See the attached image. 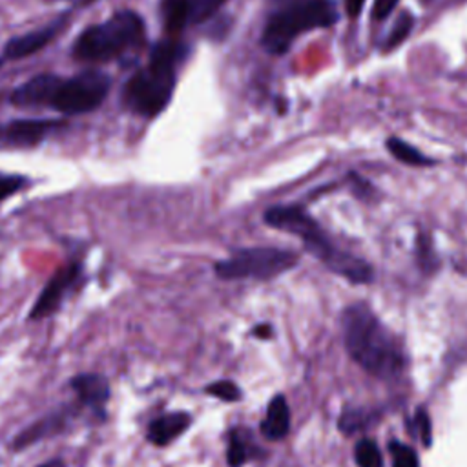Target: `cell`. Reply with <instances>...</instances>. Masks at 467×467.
I'll list each match as a JSON object with an SVG mask.
<instances>
[{
    "instance_id": "obj_24",
    "label": "cell",
    "mask_w": 467,
    "mask_h": 467,
    "mask_svg": "<svg viewBox=\"0 0 467 467\" xmlns=\"http://www.w3.org/2000/svg\"><path fill=\"white\" fill-rule=\"evenodd\" d=\"M416 425H418V431H420V438L423 442L425 447H431V442H433V427H431V418L427 414L425 409H418L416 413Z\"/></svg>"
},
{
    "instance_id": "obj_9",
    "label": "cell",
    "mask_w": 467,
    "mask_h": 467,
    "mask_svg": "<svg viewBox=\"0 0 467 467\" xmlns=\"http://www.w3.org/2000/svg\"><path fill=\"white\" fill-rule=\"evenodd\" d=\"M84 414H86L84 407L73 398V402L59 405L57 409L46 413L44 416L34 420L30 425L21 429L17 436L12 440L10 447L14 452H23L34 447L35 443L61 436L70 429H73L77 420H81Z\"/></svg>"
},
{
    "instance_id": "obj_1",
    "label": "cell",
    "mask_w": 467,
    "mask_h": 467,
    "mask_svg": "<svg viewBox=\"0 0 467 467\" xmlns=\"http://www.w3.org/2000/svg\"><path fill=\"white\" fill-rule=\"evenodd\" d=\"M190 54V46L176 37L161 39L150 52L148 63L124 84L122 106L139 117H158L172 101L178 72Z\"/></svg>"
},
{
    "instance_id": "obj_5",
    "label": "cell",
    "mask_w": 467,
    "mask_h": 467,
    "mask_svg": "<svg viewBox=\"0 0 467 467\" xmlns=\"http://www.w3.org/2000/svg\"><path fill=\"white\" fill-rule=\"evenodd\" d=\"M299 263V256L277 247H245L236 248L229 258L214 265V274L221 281L256 279L270 281Z\"/></svg>"
},
{
    "instance_id": "obj_30",
    "label": "cell",
    "mask_w": 467,
    "mask_h": 467,
    "mask_svg": "<svg viewBox=\"0 0 467 467\" xmlns=\"http://www.w3.org/2000/svg\"><path fill=\"white\" fill-rule=\"evenodd\" d=\"M5 64V59L3 57H0V66H3Z\"/></svg>"
},
{
    "instance_id": "obj_7",
    "label": "cell",
    "mask_w": 467,
    "mask_h": 467,
    "mask_svg": "<svg viewBox=\"0 0 467 467\" xmlns=\"http://www.w3.org/2000/svg\"><path fill=\"white\" fill-rule=\"evenodd\" d=\"M263 221L276 230L296 236L303 241L306 252L318 258L326 267L342 250L326 234L322 225L299 205H276L265 210Z\"/></svg>"
},
{
    "instance_id": "obj_4",
    "label": "cell",
    "mask_w": 467,
    "mask_h": 467,
    "mask_svg": "<svg viewBox=\"0 0 467 467\" xmlns=\"http://www.w3.org/2000/svg\"><path fill=\"white\" fill-rule=\"evenodd\" d=\"M146 41V24L142 17L131 10H121L108 21L88 26L73 43L72 57L79 63H112Z\"/></svg>"
},
{
    "instance_id": "obj_8",
    "label": "cell",
    "mask_w": 467,
    "mask_h": 467,
    "mask_svg": "<svg viewBox=\"0 0 467 467\" xmlns=\"http://www.w3.org/2000/svg\"><path fill=\"white\" fill-rule=\"evenodd\" d=\"M83 281L84 265L81 261L72 259L59 267L35 297L28 313V322H41L54 316L64 305V301L81 287Z\"/></svg>"
},
{
    "instance_id": "obj_10",
    "label": "cell",
    "mask_w": 467,
    "mask_h": 467,
    "mask_svg": "<svg viewBox=\"0 0 467 467\" xmlns=\"http://www.w3.org/2000/svg\"><path fill=\"white\" fill-rule=\"evenodd\" d=\"M229 0H160L163 28L176 35L190 26L210 21Z\"/></svg>"
},
{
    "instance_id": "obj_31",
    "label": "cell",
    "mask_w": 467,
    "mask_h": 467,
    "mask_svg": "<svg viewBox=\"0 0 467 467\" xmlns=\"http://www.w3.org/2000/svg\"><path fill=\"white\" fill-rule=\"evenodd\" d=\"M46 3H57V0H46Z\"/></svg>"
},
{
    "instance_id": "obj_16",
    "label": "cell",
    "mask_w": 467,
    "mask_h": 467,
    "mask_svg": "<svg viewBox=\"0 0 467 467\" xmlns=\"http://www.w3.org/2000/svg\"><path fill=\"white\" fill-rule=\"evenodd\" d=\"M227 463L229 467H245L258 456V447L254 445L248 433L241 427H232L227 434Z\"/></svg>"
},
{
    "instance_id": "obj_23",
    "label": "cell",
    "mask_w": 467,
    "mask_h": 467,
    "mask_svg": "<svg viewBox=\"0 0 467 467\" xmlns=\"http://www.w3.org/2000/svg\"><path fill=\"white\" fill-rule=\"evenodd\" d=\"M369 423V414L365 409H349L340 418V429L345 434H353L358 429L365 427Z\"/></svg>"
},
{
    "instance_id": "obj_14",
    "label": "cell",
    "mask_w": 467,
    "mask_h": 467,
    "mask_svg": "<svg viewBox=\"0 0 467 467\" xmlns=\"http://www.w3.org/2000/svg\"><path fill=\"white\" fill-rule=\"evenodd\" d=\"M194 423V418L187 411H170L153 418L146 427V440L155 447H169L180 436H183Z\"/></svg>"
},
{
    "instance_id": "obj_26",
    "label": "cell",
    "mask_w": 467,
    "mask_h": 467,
    "mask_svg": "<svg viewBox=\"0 0 467 467\" xmlns=\"http://www.w3.org/2000/svg\"><path fill=\"white\" fill-rule=\"evenodd\" d=\"M344 5H345L347 15L353 17V19H356V17L362 14V10H364L365 0H344Z\"/></svg>"
},
{
    "instance_id": "obj_17",
    "label": "cell",
    "mask_w": 467,
    "mask_h": 467,
    "mask_svg": "<svg viewBox=\"0 0 467 467\" xmlns=\"http://www.w3.org/2000/svg\"><path fill=\"white\" fill-rule=\"evenodd\" d=\"M387 150L394 155V158L405 165H411V167H427V165H433L431 160H427L423 153H420L414 146L407 144L405 141L398 139V137H391L387 141Z\"/></svg>"
},
{
    "instance_id": "obj_12",
    "label": "cell",
    "mask_w": 467,
    "mask_h": 467,
    "mask_svg": "<svg viewBox=\"0 0 467 467\" xmlns=\"http://www.w3.org/2000/svg\"><path fill=\"white\" fill-rule=\"evenodd\" d=\"M70 24V14H63L61 17H57L55 21L48 23L46 26L23 34L19 37H14L6 43L3 57L5 61H21V59H28L32 55H35L37 52L44 50L50 43H54Z\"/></svg>"
},
{
    "instance_id": "obj_11",
    "label": "cell",
    "mask_w": 467,
    "mask_h": 467,
    "mask_svg": "<svg viewBox=\"0 0 467 467\" xmlns=\"http://www.w3.org/2000/svg\"><path fill=\"white\" fill-rule=\"evenodd\" d=\"M68 387L73 393L75 400L95 422H106L112 387L104 375L79 373L68 382Z\"/></svg>"
},
{
    "instance_id": "obj_3",
    "label": "cell",
    "mask_w": 467,
    "mask_h": 467,
    "mask_svg": "<svg viewBox=\"0 0 467 467\" xmlns=\"http://www.w3.org/2000/svg\"><path fill=\"white\" fill-rule=\"evenodd\" d=\"M261 46L272 55H283L292 43L318 28H329L338 23V10L333 0H268Z\"/></svg>"
},
{
    "instance_id": "obj_27",
    "label": "cell",
    "mask_w": 467,
    "mask_h": 467,
    "mask_svg": "<svg viewBox=\"0 0 467 467\" xmlns=\"http://www.w3.org/2000/svg\"><path fill=\"white\" fill-rule=\"evenodd\" d=\"M252 335L254 336H258V338H261V340H268L270 336H272V327L270 326H256L254 327V331H252Z\"/></svg>"
},
{
    "instance_id": "obj_2",
    "label": "cell",
    "mask_w": 467,
    "mask_h": 467,
    "mask_svg": "<svg viewBox=\"0 0 467 467\" xmlns=\"http://www.w3.org/2000/svg\"><path fill=\"white\" fill-rule=\"evenodd\" d=\"M342 329L345 349L362 369L385 380L404 371L402 344L367 305H351L342 316Z\"/></svg>"
},
{
    "instance_id": "obj_15",
    "label": "cell",
    "mask_w": 467,
    "mask_h": 467,
    "mask_svg": "<svg viewBox=\"0 0 467 467\" xmlns=\"http://www.w3.org/2000/svg\"><path fill=\"white\" fill-rule=\"evenodd\" d=\"M290 422L292 418H290V407L287 398L283 394H276L267 405L265 418L259 429L268 442H281L283 438L288 436Z\"/></svg>"
},
{
    "instance_id": "obj_25",
    "label": "cell",
    "mask_w": 467,
    "mask_h": 467,
    "mask_svg": "<svg viewBox=\"0 0 467 467\" xmlns=\"http://www.w3.org/2000/svg\"><path fill=\"white\" fill-rule=\"evenodd\" d=\"M396 5H398V0H375L373 19L375 21H385L393 14Z\"/></svg>"
},
{
    "instance_id": "obj_13",
    "label": "cell",
    "mask_w": 467,
    "mask_h": 467,
    "mask_svg": "<svg viewBox=\"0 0 467 467\" xmlns=\"http://www.w3.org/2000/svg\"><path fill=\"white\" fill-rule=\"evenodd\" d=\"M59 128H63L61 121L17 119L5 124V142L10 148H32L46 141Z\"/></svg>"
},
{
    "instance_id": "obj_22",
    "label": "cell",
    "mask_w": 467,
    "mask_h": 467,
    "mask_svg": "<svg viewBox=\"0 0 467 467\" xmlns=\"http://www.w3.org/2000/svg\"><path fill=\"white\" fill-rule=\"evenodd\" d=\"M389 451L393 454L394 467H418V454L413 447L402 442H391Z\"/></svg>"
},
{
    "instance_id": "obj_29",
    "label": "cell",
    "mask_w": 467,
    "mask_h": 467,
    "mask_svg": "<svg viewBox=\"0 0 467 467\" xmlns=\"http://www.w3.org/2000/svg\"><path fill=\"white\" fill-rule=\"evenodd\" d=\"M3 146H6V142H5V124H0V148Z\"/></svg>"
},
{
    "instance_id": "obj_32",
    "label": "cell",
    "mask_w": 467,
    "mask_h": 467,
    "mask_svg": "<svg viewBox=\"0 0 467 467\" xmlns=\"http://www.w3.org/2000/svg\"><path fill=\"white\" fill-rule=\"evenodd\" d=\"M422 3H431V0H422Z\"/></svg>"
},
{
    "instance_id": "obj_21",
    "label": "cell",
    "mask_w": 467,
    "mask_h": 467,
    "mask_svg": "<svg viewBox=\"0 0 467 467\" xmlns=\"http://www.w3.org/2000/svg\"><path fill=\"white\" fill-rule=\"evenodd\" d=\"M30 185V180L19 174H3L0 172V203L14 198L21 190H24Z\"/></svg>"
},
{
    "instance_id": "obj_20",
    "label": "cell",
    "mask_w": 467,
    "mask_h": 467,
    "mask_svg": "<svg viewBox=\"0 0 467 467\" xmlns=\"http://www.w3.org/2000/svg\"><path fill=\"white\" fill-rule=\"evenodd\" d=\"M414 26V19L411 14H402L398 17V21L394 23L393 26V32L389 34L387 41H385V50H393V48H398L409 35H411V30Z\"/></svg>"
},
{
    "instance_id": "obj_6",
    "label": "cell",
    "mask_w": 467,
    "mask_h": 467,
    "mask_svg": "<svg viewBox=\"0 0 467 467\" xmlns=\"http://www.w3.org/2000/svg\"><path fill=\"white\" fill-rule=\"evenodd\" d=\"M110 86V77L97 70H86L73 77H59L54 73L46 108L68 117L90 113L104 102Z\"/></svg>"
},
{
    "instance_id": "obj_19",
    "label": "cell",
    "mask_w": 467,
    "mask_h": 467,
    "mask_svg": "<svg viewBox=\"0 0 467 467\" xmlns=\"http://www.w3.org/2000/svg\"><path fill=\"white\" fill-rule=\"evenodd\" d=\"M355 460L358 467H384V456L375 440L364 438L355 447Z\"/></svg>"
},
{
    "instance_id": "obj_18",
    "label": "cell",
    "mask_w": 467,
    "mask_h": 467,
    "mask_svg": "<svg viewBox=\"0 0 467 467\" xmlns=\"http://www.w3.org/2000/svg\"><path fill=\"white\" fill-rule=\"evenodd\" d=\"M205 394L214 396L225 404H238L243 398V389L234 380H216L205 385Z\"/></svg>"
},
{
    "instance_id": "obj_28",
    "label": "cell",
    "mask_w": 467,
    "mask_h": 467,
    "mask_svg": "<svg viewBox=\"0 0 467 467\" xmlns=\"http://www.w3.org/2000/svg\"><path fill=\"white\" fill-rule=\"evenodd\" d=\"M93 3H97V0H77V6L84 8V6H88V5H93Z\"/></svg>"
}]
</instances>
